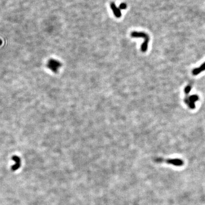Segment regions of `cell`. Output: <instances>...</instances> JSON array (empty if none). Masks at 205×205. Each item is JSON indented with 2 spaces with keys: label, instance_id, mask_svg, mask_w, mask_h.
Instances as JSON below:
<instances>
[{
  "label": "cell",
  "instance_id": "6da1fadb",
  "mask_svg": "<svg viewBox=\"0 0 205 205\" xmlns=\"http://www.w3.org/2000/svg\"><path fill=\"white\" fill-rule=\"evenodd\" d=\"M131 37L134 38H143L144 39V42L141 46V50L142 52H146L148 49V44L149 43V35L144 32H138V31H133L131 33Z\"/></svg>",
  "mask_w": 205,
  "mask_h": 205
},
{
  "label": "cell",
  "instance_id": "7a4b0ae2",
  "mask_svg": "<svg viewBox=\"0 0 205 205\" xmlns=\"http://www.w3.org/2000/svg\"><path fill=\"white\" fill-rule=\"evenodd\" d=\"M156 161L158 162H165L168 164H171L175 166H182L184 164V161L183 160L180 158H159L156 159Z\"/></svg>",
  "mask_w": 205,
  "mask_h": 205
},
{
  "label": "cell",
  "instance_id": "3957f363",
  "mask_svg": "<svg viewBox=\"0 0 205 205\" xmlns=\"http://www.w3.org/2000/svg\"><path fill=\"white\" fill-rule=\"evenodd\" d=\"M199 99V96L197 94H192L190 96H185L184 98V102L188 107L191 109L195 108V102Z\"/></svg>",
  "mask_w": 205,
  "mask_h": 205
},
{
  "label": "cell",
  "instance_id": "277c9868",
  "mask_svg": "<svg viewBox=\"0 0 205 205\" xmlns=\"http://www.w3.org/2000/svg\"><path fill=\"white\" fill-rule=\"evenodd\" d=\"M47 68L54 73H57L59 68L61 67L62 63L57 60L50 59L47 62Z\"/></svg>",
  "mask_w": 205,
  "mask_h": 205
},
{
  "label": "cell",
  "instance_id": "5b68a950",
  "mask_svg": "<svg viewBox=\"0 0 205 205\" xmlns=\"http://www.w3.org/2000/svg\"><path fill=\"white\" fill-rule=\"evenodd\" d=\"M12 159L15 161V164L11 166V169L12 171H14L20 168L21 166V160L20 158L16 155L13 156L12 157Z\"/></svg>",
  "mask_w": 205,
  "mask_h": 205
},
{
  "label": "cell",
  "instance_id": "8992f818",
  "mask_svg": "<svg viewBox=\"0 0 205 205\" xmlns=\"http://www.w3.org/2000/svg\"><path fill=\"white\" fill-rule=\"evenodd\" d=\"M110 7L112 9V11L113 12V14L114 16L119 18H120L121 16V10L119 9V8H118L116 5H115V3L112 2L110 3Z\"/></svg>",
  "mask_w": 205,
  "mask_h": 205
},
{
  "label": "cell",
  "instance_id": "52a82bcc",
  "mask_svg": "<svg viewBox=\"0 0 205 205\" xmlns=\"http://www.w3.org/2000/svg\"><path fill=\"white\" fill-rule=\"evenodd\" d=\"M204 70H205V62L202 64L199 67L193 69L192 70V73L194 75H199L200 73H202Z\"/></svg>",
  "mask_w": 205,
  "mask_h": 205
},
{
  "label": "cell",
  "instance_id": "ba28073f",
  "mask_svg": "<svg viewBox=\"0 0 205 205\" xmlns=\"http://www.w3.org/2000/svg\"><path fill=\"white\" fill-rule=\"evenodd\" d=\"M192 88V85L191 84H188L184 89V93H185V96L188 95V93H190Z\"/></svg>",
  "mask_w": 205,
  "mask_h": 205
},
{
  "label": "cell",
  "instance_id": "9c48e42d",
  "mask_svg": "<svg viewBox=\"0 0 205 205\" xmlns=\"http://www.w3.org/2000/svg\"><path fill=\"white\" fill-rule=\"evenodd\" d=\"M127 8V4L125 3H121L119 5V9H125Z\"/></svg>",
  "mask_w": 205,
  "mask_h": 205
}]
</instances>
